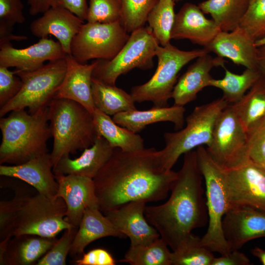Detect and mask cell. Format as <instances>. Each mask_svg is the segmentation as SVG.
Wrapping results in <instances>:
<instances>
[{
  "mask_svg": "<svg viewBox=\"0 0 265 265\" xmlns=\"http://www.w3.org/2000/svg\"><path fill=\"white\" fill-rule=\"evenodd\" d=\"M229 104L222 98L196 106L186 118V126L163 134L165 147L159 151L162 167L172 170L183 154L194 148L210 144L213 127L221 111Z\"/></svg>",
  "mask_w": 265,
  "mask_h": 265,
  "instance_id": "8992f818",
  "label": "cell"
},
{
  "mask_svg": "<svg viewBox=\"0 0 265 265\" xmlns=\"http://www.w3.org/2000/svg\"><path fill=\"white\" fill-rule=\"evenodd\" d=\"M93 116L98 134L104 137L113 148L124 152L144 148V140L139 134L117 124L110 115L96 108Z\"/></svg>",
  "mask_w": 265,
  "mask_h": 265,
  "instance_id": "f1b7e54d",
  "label": "cell"
},
{
  "mask_svg": "<svg viewBox=\"0 0 265 265\" xmlns=\"http://www.w3.org/2000/svg\"><path fill=\"white\" fill-rule=\"evenodd\" d=\"M106 237L126 238L102 214L98 207L88 208L84 212L69 254L72 257H81L88 244Z\"/></svg>",
  "mask_w": 265,
  "mask_h": 265,
  "instance_id": "d4e9b609",
  "label": "cell"
},
{
  "mask_svg": "<svg viewBox=\"0 0 265 265\" xmlns=\"http://www.w3.org/2000/svg\"><path fill=\"white\" fill-rule=\"evenodd\" d=\"M208 53L204 48L183 51L170 43L165 47L159 45L156 52L157 69L146 82L132 88L130 94L133 101L151 102L153 107L168 106L181 70L190 61Z\"/></svg>",
  "mask_w": 265,
  "mask_h": 265,
  "instance_id": "ba28073f",
  "label": "cell"
},
{
  "mask_svg": "<svg viewBox=\"0 0 265 265\" xmlns=\"http://www.w3.org/2000/svg\"><path fill=\"white\" fill-rule=\"evenodd\" d=\"M205 48L222 58L246 68L258 69L255 40L239 26L229 31H220Z\"/></svg>",
  "mask_w": 265,
  "mask_h": 265,
  "instance_id": "603a6c76",
  "label": "cell"
},
{
  "mask_svg": "<svg viewBox=\"0 0 265 265\" xmlns=\"http://www.w3.org/2000/svg\"><path fill=\"white\" fill-rule=\"evenodd\" d=\"M203 180L196 151L187 152L168 200L160 205L146 206L147 221L172 250L193 230L208 223Z\"/></svg>",
  "mask_w": 265,
  "mask_h": 265,
  "instance_id": "7a4b0ae2",
  "label": "cell"
},
{
  "mask_svg": "<svg viewBox=\"0 0 265 265\" xmlns=\"http://www.w3.org/2000/svg\"><path fill=\"white\" fill-rule=\"evenodd\" d=\"M65 59L66 73L54 98L75 101L93 114L96 108L92 97V74L98 60L87 64L78 62L71 55H67Z\"/></svg>",
  "mask_w": 265,
  "mask_h": 265,
  "instance_id": "ffe728a7",
  "label": "cell"
},
{
  "mask_svg": "<svg viewBox=\"0 0 265 265\" xmlns=\"http://www.w3.org/2000/svg\"><path fill=\"white\" fill-rule=\"evenodd\" d=\"M257 68L265 75V45L257 48Z\"/></svg>",
  "mask_w": 265,
  "mask_h": 265,
  "instance_id": "c3c4849f",
  "label": "cell"
},
{
  "mask_svg": "<svg viewBox=\"0 0 265 265\" xmlns=\"http://www.w3.org/2000/svg\"><path fill=\"white\" fill-rule=\"evenodd\" d=\"M48 122V106L33 114L15 110L1 117L0 164L19 165L48 153L47 141L52 137Z\"/></svg>",
  "mask_w": 265,
  "mask_h": 265,
  "instance_id": "3957f363",
  "label": "cell"
},
{
  "mask_svg": "<svg viewBox=\"0 0 265 265\" xmlns=\"http://www.w3.org/2000/svg\"><path fill=\"white\" fill-rule=\"evenodd\" d=\"M177 175L162 167L154 148L134 152L115 148L93 179L99 209L105 212L132 201L164 200Z\"/></svg>",
  "mask_w": 265,
  "mask_h": 265,
  "instance_id": "6da1fadb",
  "label": "cell"
},
{
  "mask_svg": "<svg viewBox=\"0 0 265 265\" xmlns=\"http://www.w3.org/2000/svg\"><path fill=\"white\" fill-rule=\"evenodd\" d=\"M114 148L102 136L75 159L62 158L53 168L54 175H75L93 179L111 157Z\"/></svg>",
  "mask_w": 265,
  "mask_h": 265,
  "instance_id": "cb8c5ba5",
  "label": "cell"
},
{
  "mask_svg": "<svg viewBox=\"0 0 265 265\" xmlns=\"http://www.w3.org/2000/svg\"><path fill=\"white\" fill-rule=\"evenodd\" d=\"M54 175L58 184L55 196L62 198L67 207L65 219L79 228L86 209L99 208L93 180L75 175Z\"/></svg>",
  "mask_w": 265,
  "mask_h": 265,
  "instance_id": "9a60e30c",
  "label": "cell"
},
{
  "mask_svg": "<svg viewBox=\"0 0 265 265\" xmlns=\"http://www.w3.org/2000/svg\"><path fill=\"white\" fill-rule=\"evenodd\" d=\"M53 167L51 154L47 153L21 164H0V175L21 180L34 187L38 193L53 197L58 187Z\"/></svg>",
  "mask_w": 265,
  "mask_h": 265,
  "instance_id": "44dd1931",
  "label": "cell"
},
{
  "mask_svg": "<svg viewBox=\"0 0 265 265\" xmlns=\"http://www.w3.org/2000/svg\"><path fill=\"white\" fill-rule=\"evenodd\" d=\"M225 170V187L231 208L249 206L265 211V168L249 159Z\"/></svg>",
  "mask_w": 265,
  "mask_h": 265,
  "instance_id": "4fadbf2b",
  "label": "cell"
},
{
  "mask_svg": "<svg viewBox=\"0 0 265 265\" xmlns=\"http://www.w3.org/2000/svg\"><path fill=\"white\" fill-rule=\"evenodd\" d=\"M78 228L67 229L49 251L36 263L37 265H64Z\"/></svg>",
  "mask_w": 265,
  "mask_h": 265,
  "instance_id": "f35d334b",
  "label": "cell"
},
{
  "mask_svg": "<svg viewBox=\"0 0 265 265\" xmlns=\"http://www.w3.org/2000/svg\"><path fill=\"white\" fill-rule=\"evenodd\" d=\"M198 165L205 181L208 215L206 233L201 244L212 252L224 255L230 251L223 228V219L231 209L225 187V170L210 157L203 146L196 148Z\"/></svg>",
  "mask_w": 265,
  "mask_h": 265,
  "instance_id": "52a82bcc",
  "label": "cell"
},
{
  "mask_svg": "<svg viewBox=\"0 0 265 265\" xmlns=\"http://www.w3.org/2000/svg\"><path fill=\"white\" fill-rule=\"evenodd\" d=\"M87 0H56L54 5H57L68 10L84 21L86 20L88 6Z\"/></svg>",
  "mask_w": 265,
  "mask_h": 265,
  "instance_id": "f6af8a7d",
  "label": "cell"
},
{
  "mask_svg": "<svg viewBox=\"0 0 265 265\" xmlns=\"http://www.w3.org/2000/svg\"><path fill=\"white\" fill-rule=\"evenodd\" d=\"M248 157L265 168V121L248 134Z\"/></svg>",
  "mask_w": 265,
  "mask_h": 265,
  "instance_id": "60d3db41",
  "label": "cell"
},
{
  "mask_svg": "<svg viewBox=\"0 0 265 265\" xmlns=\"http://www.w3.org/2000/svg\"><path fill=\"white\" fill-rule=\"evenodd\" d=\"M250 0H206L198 6L210 14L221 31L229 32L239 24L248 8Z\"/></svg>",
  "mask_w": 265,
  "mask_h": 265,
  "instance_id": "f546056e",
  "label": "cell"
},
{
  "mask_svg": "<svg viewBox=\"0 0 265 265\" xmlns=\"http://www.w3.org/2000/svg\"><path fill=\"white\" fill-rule=\"evenodd\" d=\"M247 134L265 121V75L237 102L231 105Z\"/></svg>",
  "mask_w": 265,
  "mask_h": 265,
  "instance_id": "83f0119b",
  "label": "cell"
},
{
  "mask_svg": "<svg viewBox=\"0 0 265 265\" xmlns=\"http://www.w3.org/2000/svg\"><path fill=\"white\" fill-rule=\"evenodd\" d=\"M118 0L120 1L121 2L120 0Z\"/></svg>",
  "mask_w": 265,
  "mask_h": 265,
  "instance_id": "f5cc1de1",
  "label": "cell"
},
{
  "mask_svg": "<svg viewBox=\"0 0 265 265\" xmlns=\"http://www.w3.org/2000/svg\"><path fill=\"white\" fill-rule=\"evenodd\" d=\"M169 246L160 237L148 244L130 246L119 262L131 265H171Z\"/></svg>",
  "mask_w": 265,
  "mask_h": 265,
  "instance_id": "d6a6232c",
  "label": "cell"
},
{
  "mask_svg": "<svg viewBox=\"0 0 265 265\" xmlns=\"http://www.w3.org/2000/svg\"><path fill=\"white\" fill-rule=\"evenodd\" d=\"M159 45L151 29L142 27L132 32L117 55L111 60H98L92 79L115 85L118 78L134 68L147 70L154 66L153 58Z\"/></svg>",
  "mask_w": 265,
  "mask_h": 265,
  "instance_id": "30bf717a",
  "label": "cell"
},
{
  "mask_svg": "<svg viewBox=\"0 0 265 265\" xmlns=\"http://www.w3.org/2000/svg\"><path fill=\"white\" fill-rule=\"evenodd\" d=\"M239 26L255 41L265 36V0H250Z\"/></svg>",
  "mask_w": 265,
  "mask_h": 265,
  "instance_id": "74e56055",
  "label": "cell"
},
{
  "mask_svg": "<svg viewBox=\"0 0 265 265\" xmlns=\"http://www.w3.org/2000/svg\"><path fill=\"white\" fill-rule=\"evenodd\" d=\"M68 10L54 5L33 20L29 28L32 35L40 38L53 35L57 39L67 55H71V45L75 35L84 23Z\"/></svg>",
  "mask_w": 265,
  "mask_h": 265,
  "instance_id": "ac0fdd59",
  "label": "cell"
},
{
  "mask_svg": "<svg viewBox=\"0 0 265 265\" xmlns=\"http://www.w3.org/2000/svg\"><path fill=\"white\" fill-rule=\"evenodd\" d=\"M77 265H115L116 262L112 255L102 248L91 250L75 261Z\"/></svg>",
  "mask_w": 265,
  "mask_h": 265,
  "instance_id": "7bdbcfd3",
  "label": "cell"
},
{
  "mask_svg": "<svg viewBox=\"0 0 265 265\" xmlns=\"http://www.w3.org/2000/svg\"><path fill=\"white\" fill-rule=\"evenodd\" d=\"M174 1L159 0L150 12L147 22L159 45L165 47L169 44L175 14Z\"/></svg>",
  "mask_w": 265,
  "mask_h": 265,
  "instance_id": "e575fe53",
  "label": "cell"
},
{
  "mask_svg": "<svg viewBox=\"0 0 265 265\" xmlns=\"http://www.w3.org/2000/svg\"><path fill=\"white\" fill-rule=\"evenodd\" d=\"M55 238L33 235L14 236L10 239L1 265H29L42 257L56 241Z\"/></svg>",
  "mask_w": 265,
  "mask_h": 265,
  "instance_id": "4316f807",
  "label": "cell"
},
{
  "mask_svg": "<svg viewBox=\"0 0 265 265\" xmlns=\"http://www.w3.org/2000/svg\"><path fill=\"white\" fill-rule=\"evenodd\" d=\"M185 108L184 106L173 105L164 107H152L147 110L131 111L117 113L112 117L117 124L131 131L137 133L147 125L160 122H170L173 123L176 131L183 128Z\"/></svg>",
  "mask_w": 265,
  "mask_h": 265,
  "instance_id": "484cf974",
  "label": "cell"
},
{
  "mask_svg": "<svg viewBox=\"0 0 265 265\" xmlns=\"http://www.w3.org/2000/svg\"><path fill=\"white\" fill-rule=\"evenodd\" d=\"M22 86L21 79L14 71L0 66V108L17 95Z\"/></svg>",
  "mask_w": 265,
  "mask_h": 265,
  "instance_id": "ab89813d",
  "label": "cell"
},
{
  "mask_svg": "<svg viewBox=\"0 0 265 265\" xmlns=\"http://www.w3.org/2000/svg\"><path fill=\"white\" fill-rule=\"evenodd\" d=\"M120 22L129 33L142 27L148 16L159 0H120Z\"/></svg>",
  "mask_w": 265,
  "mask_h": 265,
  "instance_id": "d590c367",
  "label": "cell"
},
{
  "mask_svg": "<svg viewBox=\"0 0 265 265\" xmlns=\"http://www.w3.org/2000/svg\"><path fill=\"white\" fill-rule=\"evenodd\" d=\"M230 251L239 250L248 241L265 237V211L249 206L231 208L222 221Z\"/></svg>",
  "mask_w": 265,
  "mask_h": 265,
  "instance_id": "5bb4252c",
  "label": "cell"
},
{
  "mask_svg": "<svg viewBox=\"0 0 265 265\" xmlns=\"http://www.w3.org/2000/svg\"><path fill=\"white\" fill-rule=\"evenodd\" d=\"M206 149L224 170L237 168L249 160L248 134L231 105L218 116Z\"/></svg>",
  "mask_w": 265,
  "mask_h": 265,
  "instance_id": "8fae6325",
  "label": "cell"
},
{
  "mask_svg": "<svg viewBox=\"0 0 265 265\" xmlns=\"http://www.w3.org/2000/svg\"><path fill=\"white\" fill-rule=\"evenodd\" d=\"M173 0L175 2V1H180V0Z\"/></svg>",
  "mask_w": 265,
  "mask_h": 265,
  "instance_id": "816d5d0a",
  "label": "cell"
},
{
  "mask_svg": "<svg viewBox=\"0 0 265 265\" xmlns=\"http://www.w3.org/2000/svg\"><path fill=\"white\" fill-rule=\"evenodd\" d=\"M16 209L11 235H33L55 238L61 231L76 228L65 219L67 211L62 198L39 193L31 196L16 192Z\"/></svg>",
  "mask_w": 265,
  "mask_h": 265,
  "instance_id": "5b68a950",
  "label": "cell"
},
{
  "mask_svg": "<svg viewBox=\"0 0 265 265\" xmlns=\"http://www.w3.org/2000/svg\"><path fill=\"white\" fill-rule=\"evenodd\" d=\"M13 26L0 23V44L11 42L13 40L20 41L27 39L26 36L13 34Z\"/></svg>",
  "mask_w": 265,
  "mask_h": 265,
  "instance_id": "7dc6e473",
  "label": "cell"
},
{
  "mask_svg": "<svg viewBox=\"0 0 265 265\" xmlns=\"http://www.w3.org/2000/svg\"><path fill=\"white\" fill-rule=\"evenodd\" d=\"M56 0H27L28 12L31 16L43 13L54 6Z\"/></svg>",
  "mask_w": 265,
  "mask_h": 265,
  "instance_id": "bcb514c9",
  "label": "cell"
},
{
  "mask_svg": "<svg viewBox=\"0 0 265 265\" xmlns=\"http://www.w3.org/2000/svg\"><path fill=\"white\" fill-rule=\"evenodd\" d=\"M92 92L96 108L108 115L136 109L131 94L115 85L92 79Z\"/></svg>",
  "mask_w": 265,
  "mask_h": 265,
  "instance_id": "4dcf8cb0",
  "label": "cell"
},
{
  "mask_svg": "<svg viewBox=\"0 0 265 265\" xmlns=\"http://www.w3.org/2000/svg\"><path fill=\"white\" fill-rule=\"evenodd\" d=\"M121 4L118 0H89L86 21L112 23L120 21Z\"/></svg>",
  "mask_w": 265,
  "mask_h": 265,
  "instance_id": "8d00e7d4",
  "label": "cell"
},
{
  "mask_svg": "<svg viewBox=\"0 0 265 265\" xmlns=\"http://www.w3.org/2000/svg\"><path fill=\"white\" fill-rule=\"evenodd\" d=\"M226 61L219 56L212 57L209 53L196 58L177 80L173 90L171 98L174 105L184 106L197 98L198 93L209 86L213 79L210 74L216 67H224Z\"/></svg>",
  "mask_w": 265,
  "mask_h": 265,
  "instance_id": "7402d4cb",
  "label": "cell"
},
{
  "mask_svg": "<svg viewBox=\"0 0 265 265\" xmlns=\"http://www.w3.org/2000/svg\"><path fill=\"white\" fill-rule=\"evenodd\" d=\"M48 119L53 139V168L62 158L92 146L99 135L93 114L72 100L53 98L48 106Z\"/></svg>",
  "mask_w": 265,
  "mask_h": 265,
  "instance_id": "277c9868",
  "label": "cell"
},
{
  "mask_svg": "<svg viewBox=\"0 0 265 265\" xmlns=\"http://www.w3.org/2000/svg\"><path fill=\"white\" fill-rule=\"evenodd\" d=\"M250 261L248 257L239 250L230 251L226 254L214 257L212 265H248Z\"/></svg>",
  "mask_w": 265,
  "mask_h": 265,
  "instance_id": "ee69618b",
  "label": "cell"
},
{
  "mask_svg": "<svg viewBox=\"0 0 265 265\" xmlns=\"http://www.w3.org/2000/svg\"><path fill=\"white\" fill-rule=\"evenodd\" d=\"M130 35L120 21L83 23L72 41L71 55L82 64L91 59L111 60Z\"/></svg>",
  "mask_w": 265,
  "mask_h": 265,
  "instance_id": "7c38bea8",
  "label": "cell"
},
{
  "mask_svg": "<svg viewBox=\"0 0 265 265\" xmlns=\"http://www.w3.org/2000/svg\"><path fill=\"white\" fill-rule=\"evenodd\" d=\"M221 31L214 21L207 19L198 5L187 2L175 14L171 39H188L206 48Z\"/></svg>",
  "mask_w": 265,
  "mask_h": 265,
  "instance_id": "d6986e66",
  "label": "cell"
},
{
  "mask_svg": "<svg viewBox=\"0 0 265 265\" xmlns=\"http://www.w3.org/2000/svg\"><path fill=\"white\" fill-rule=\"evenodd\" d=\"M67 55L58 41L48 38H40L36 43L23 49L13 47L11 42L0 44V66L19 70H34L46 61L64 58Z\"/></svg>",
  "mask_w": 265,
  "mask_h": 265,
  "instance_id": "2e32d148",
  "label": "cell"
},
{
  "mask_svg": "<svg viewBox=\"0 0 265 265\" xmlns=\"http://www.w3.org/2000/svg\"><path fill=\"white\" fill-rule=\"evenodd\" d=\"M213 252L201 244V238L191 233L171 254V265H212Z\"/></svg>",
  "mask_w": 265,
  "mask_h": 265,
  "instance_id": "836d02e7",
  "label": "cell"
},
{
  "mask_svg": "<svg viewBox=\"0 0 265 265\" xmlns=\"http://www.w3.org/2000/svg\"><path fill=\"white\" fill-rule=\"evenodd\" d=\"M66 71L65 57L49 61L37 69L14 72L22 81L21 90L7 104L0 108V117L10 112L28 109L33 114L48 106L54 98Z\"/></svg>",
  "mask_w": 265,
  "mask_h": 265,
  "instance_id": "9c48e42d",
  "label": "cell"
},
{
  "mask_svg": "<svg viewBox=\"0 0 265 265\" xmlns=\"http://www.w3.org/2000/svg\"><path fill=\"white\" fill-rule=\"evenodd\" d=\"M251 253L253 256L256 257L263 265H265V250L255 247L251 250Z\"/></svg>",
  "mask_w": 265,
  "mask_h": 265,
  "instance_id": "681fc988",
  "label": "cell"
},
{
  "mask_svg": "<svg viewBox=\"0 0 265 265\" xmlns=\"http://www.w3.org/2000/svg\"><path fill=\"white\" fill-rule=\"evenodd\" d=\"M21 0H0V23L13 26L25 21Z\"/></svg>",
  "mask_w": 265,
  "mask_h": 265,
  "instance_id": "b9f144b4",
  "label": "cell"
},
{
  "mask_svg": "<svg viewBox=\"0 0 265 265\" xmlns=\"http://www.w3.org/2000/svg\"><path fill=\"white\" fill-rule=\"evenodd\" d=\"M225 75L221 79H212L209 84L220 89L222 97L229 105L238 101L261 76L258 69L246 68L241 74L233 73L225 66Z\"/></svg>",
  "mask_w": 265,
  "mask_h": 265,
  "instance_id": "1f68e13d",
  "label": "cell"
},
{
  "mask_svg": "<svg viewBox=\"0 0 265 265\" xmlns=\"http://www.w3.org/2000/svg\"><path fill=\"white\" fill-rule=\"evenodd\" d=\"M255 45L258 48L265 45V36L255 41Z\"/></svg>",
  "mask_w": 265,
  "mask_h": 265,
  "instance_id": "f907efd6",
  "label": "cell"
},
{
  "mask_svg": "<svg viewBox=\"0 0 265 265\" xmlns=\"http://www.w3.org/2000/svg\"><path fill=\"white\" fill-rule=\"evenodd\" d=\"M144 201H132L104 212L115 228L131 241L130 246L150 243L160 238L145 215Z\"/></svg>",
  "mask_w": 265,
  "mask_h": 265,
  "instance_id": "e0dca14e",
  "label": "cell"
}]
</instances>
